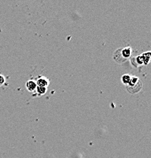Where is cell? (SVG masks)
Here are the masks:
<instances>
[{
    "label": "cell",
    "mask_w": 151,
    "mask_h": 158,
    "mask_svg": "<svg viewBox=\"0 0 151 158\" xmlns=\"http://www.w3.org/2000/svg\"><path fill=\"white\" fill-rule=\"evenodd\" d=\"M143 58V62H144V65H148L150 63V56H151V52H146L141 55Z\"/></svg>",
    "instance_id": "cell-6"
},
{
    "label": "cell",
    "mask_w": 151,
    "mask_h": 158,
    "mask_svg": "<svg viewBox=\"0 0 151 158\" xmlns=\"http://www.w3.org/2000/svg\"><path fill=\"white\" fill-rule=\"evenodd\" d=\"M131 78V77L130 76V75H128V74H125V75H122V77H121V82H122L124 85H129V81H130Z\"/></svg>",
    "instance_id": "cell-7"
},
{
    "label": "cell",
    "mask_w": 151,
    "mask_h": 158,
    "mask_svg": "<svg viewBox=\"0 0 151 158\" xmlns=\"http://www.w3.org/2000/svg\"><path fill=\"white\" fill-rule=\"evenodd\" d=\"M136 61H137V64H139V65H142V64H144V62H143V58H142V56H141V55L136 57Z\"/></svg>",
    "instance_id": "cell-10"
},
{
    "label": "cell",
    "mask_w": 151,
    "mask_h": 158,
    "mask_svg": "<svg viewBox=\"0 0 151 158\" xmlns=\"http://www.w3.org/2000/svg\"><path fill=\"white\" fill-rule=\"evenodd\" d=\"M36 90H37V93L39 94L40 95L45 94L47 93V88H44V87H39L37 86V88H36Z\"/></svg>",
    "instance_id": "cell-9"
},
{
    "label": "cell",
    "mask_w": 151,
    "mask_h": 158,
    "mask_svg": "<svg viewBox=\"0 0 151 158\" xmlns=\"http://www.w3.org/2000/svg\"><path fill=\"white\" fill-rule=\"evenodd\" d=\"M49 80L45 77H40V78H37L36 84L37 86L39 87H44V88H47L49 85Z\"/></svg>",
    "instance_id": "cell-1"
},
{
    "label": "cell",
    "mask_w": 151,
    "mask_h": 158,
    "mask_svg": "<svg viewBox=\"0 0 151 158\" xmlns=\"http://www.w3.org/2000/svg\"><path fill=\"white\" fill-rule=\"evenodd\" d=\"M128 90L130 92L131 94H136L137 92H139L141 90V89L142 88V84H141V81L137 84L136 85L133 87H128Z\"/></svg>",
    "instance_id": "cell-4"
},
{
    "label": "cell",
    "mask_w": 151,
    "mask_h": 158,
    "mask_svg": "<svg viewBox=\"0 0 151 158\" xmlns=\"http://www.w3.org/2000/svg\"><path fill=\"white\" fill-rule=\"evenodd\" d=\"M121 49H117V50L116 51V52L114 53V59L116 62H119V63H122V62H124V61L126 60V59L122 56V55H121Z\"/></svg>",
    "instance_id": "cell-2"
},
{
    "label": "cell",
    "mask_w": 151,
    "mask_h": 158,
    "mask_svg": "<svg viewBox=\"0 0 151 158\" xmlns=\"http://www.w3.org/2000/svg\"><path fill=\"white\" fill-rule=\"evenodd\" d=\"M6 82V78L2 75H0V87L2 86Z\"/></svg>",
    "instance_id": "cell-11"
},
{
    "label": "cell",
    "mask_w": 151,
    "mask_h": 158,
    "mask_svg": "<svg viewBox=\"0 0 151 158\" xmlns=\"http://www.w3.org/2000/svg\"><path fill=\"white\" fill-rule=\"evenodd\" d=\"M121 55H122V56L124 57V59H129L131 55V47H125V48L121 49Z\"/></svg>",
    "instance_id": "cell-5"
},
{
    "label": "cell",
    "mask_w": 151,
    "mask_h": 158,
    "mask_svg": "<svg viewBox=\"0 0 151 158\" xmlns=\"http://www.w3.org/2000/svg\"><path fill=\"white\" fill-rule=\"evenodd\" d=\"M37 85L36 84V81L33 80H29L27 81V83H26V88H27V90L30 92H34L36 90Z\"/></svg>",
    "instance_id": "cell-3"
},
{
    "label": "cell",
    "mask_w": 151,
    "mask_h": 158,
    "mask_svg": "<svg viewBox=\"0 0 151 158\" xmlns=\"http://www.w3.org/2000/svg\"><path fill=\"white\" fill-rule=\"evenodd\" d=\"M139 81H140V80H139L138 78H137V77H131L130 81H129V85H128V87L134 86V85H137Z\"/></svg>",
    "instance_id": "cell-8"
}]
</instances>
